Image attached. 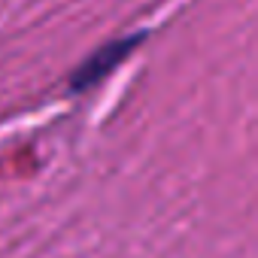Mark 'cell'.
Returning <instances> with one entry per match:
<instances>
[{
    "mask_svg": "<svg viewBox=\"0 0 258 258\" xmlns=\"http://www.w3.org/2000/svg\"><path fill=\"white\" fill-rule=\"evenodd\" d=\"M140 43V37H131V40H124V43H115V46H109V49H103V52H97L79 73H76V88H88V85H94V82H100L124 55H127V49L131 46H137Z\"/></svg>",
    "mask_w": 258,
    "mask_h": 258,
    "instance_id": "cell-1",
    "label": "cell"
}]
</instances>
